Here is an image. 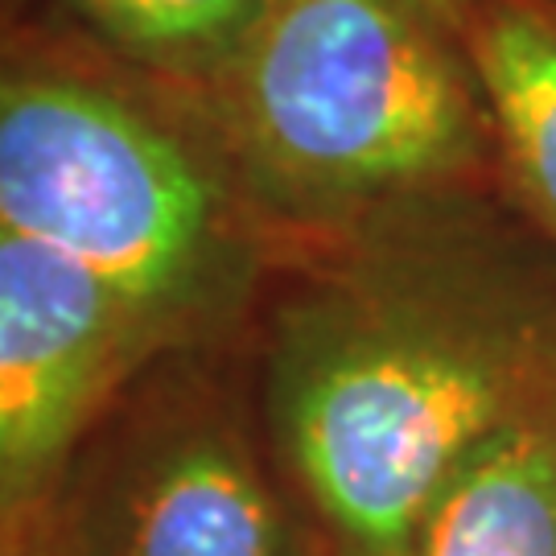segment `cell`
Returning <instances> with one entry per match:
<instances>
[{
	"label": "cell",
	"mask_w": 556,
	"mask_h": 556,
	"mask_svg": "<svg viewBox=\"0 0 556 556\" xmlns=\"http://www.w3.org/2000/svg\"><path fill=\"white\" fill-rule=\"evenodd\" d=\"M194 100L293 260L420 211L507 199L450 0H273Z\"/></svg>",
	"instance_id": "3957f363"
},
{
	"label": "cell",
	"mask_w": 556,
	"mask_h": 556,
	"mask_svg": "<svg viewBox=\"0 0 556 556\" xmlns=\"http://www.w3.org/2000/svg\"><path fill=\"white\" fill-rule=\"evenodd\" d=\"M46 503L0 511V556H59L54 553V536H50Z\"/></svg>",
	"instance_id": "9c48e42d"
},
{
	"label": "cell",
	"mask_w": 556,
	"mask_h": 556,
	"mask_svg": "<svg viewBox=\"0 0 556 556\" xmlns=\"http://www.w3.org/2000/svg\"><path fill=\"white\" fill-rule=\"evenodd\" d=\"M260 420L330 556H408L466 462L556 400V256L511 199L309 248L252 330Z\"/></svg>",
	"instance_id": "6da1fadb"
},
{
	"label": "cell",
	"mask_w": 556,
	"mask_h": 556,
	"mask_svg": "<svg viewBox=\"0 0 556 556\" xmlns=\"http://www.w3.org/2000/svg\"><path fill=\"white\" fill-rule=\"evenodd\" d=\"M161 355L108 280L0 227V511L54 495L96 420Z\"/></svg>",
	"instance_id": "5b68a950"
},
{
	"label": "cell",
	"mask_w": 556,
	"mask_h": 556,
	"mask_svg": "<svg viewBox=\"0 0 556 556\" xmlns=\"http://www.w3.org/2000/svg\"><path fill=\"white\" fill-rule=\"evenodd\" d=\"M41 13L140 75L202 91L273 0H38Z\"/></svg>",
	"instance_id": "ba28073f"
},
{
	"label": "cell",
	"mask_w": 556,
	"mask_h": 556,
	"mask_svg": "<svg viewBox=\"0 0 556 556\" xmlns=\"http://www.w3.org/2000/svg\"><path fill=\"white\" fill-rule=\"evenodd\" d=\"M46 511L59 556H330L273 457L252 342L149 363Z\"/></svg>",
	"instance_id": "277c9868"
},
{
	"label": "cell",
	"mask_w": 556,
	"mask_h": 556,
	"mask_svg": "<svg viewBox=\"0 0 556 556\" xmlns=\"http://www.w3.org/2000/svg\"><path fill=\"white\" fill-rule=\"evenodd\" d=\"M486 112L507 199L556 256V0H450Z\"/></svg>",
	"instance_id": "8992f818"
},
{
	"label": "cell",
	"mask_w": 556,
	"mask_h": 556,
	"mask_svg": "<svg viewBox=\"0 0 556 556\" xmlns=\"http://www.w3.org/2000/svg\"><path fill=\"white\" fill-rule=\"evenodd\" d=\"M408 556H556V400L466 462Z\"/></svg>",
	"instance_id": "52a82bcc"
},
{
	"label": "cell",
	"mask_w": 556,
	"mask_h": 556,
	"mask_svg": "<svg viewBox=\"0 0 556 556\" xmlns=\"http://www.w3.org/2000/svg\"><path fill=\"white\" fill-rule=\"evenodd\" d=\"M0 227L87 264L174 351L248 346L293 260L194 91L140 75L50 13H9Z\"/></svg>",
	"instance_id": "7a4b0ae2"
}]
</instances>
